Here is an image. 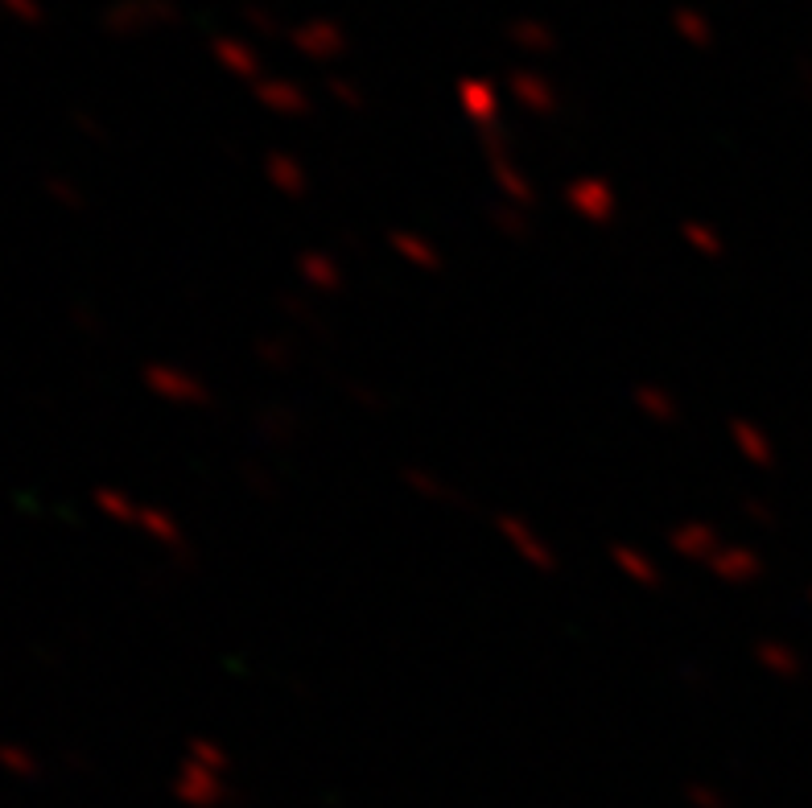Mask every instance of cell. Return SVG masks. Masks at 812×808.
<instances>
[{"label":"cell","mask_w":812,"mask_h":808,"mask_svg":"<svg viewBox=\"0 0 812 808\" xmlns=\"http://www.w3.org/2000/svg\"><path fill=\"white\" fill-rule=\"evenodd\" d=\"M512 87L524 91V104H532V108H545L549 104V87L540 83V79H532V75H516Z\"/></svg>","instance_id":"cell-5"},{"label":"cell","mask_w":812,"mask_h":808,"mask_svg":"<svg viewBox=\"0 0 812 808\" xmlns=\"http://www.w3.org/2000/svg\"><path fill=\"white\" fill-rule=\"evenodd\" d=\"M293 46L301 54H314V58H330L343 50V29L330 25V21H314V25H301L293 33Z\"/></svg>","instance_id":"cell-1"},{"label":"cell","mask_w":812,"mask_h":808,"mask_svg":"<svg viewBox=\"0 0 812 808\" xmlns=\"http://www.w3.org/2000/svg\"><path fill=\"white\" fill-rule=\"evenodd\" d=\"M512 38H516L520 46H528V50H545V46H549V29H545V25L524 21V25L512 29Z\"/></svg>","instance_id":"cell-6"},{"label":"cell","mask_w":812,"mask_h":808,"mask_svg":"<svg viewBox=\"0 0 812 808\" xmlns=\"http://www.w3.org/2000/svg\"><path fill=\"white\" fill-rule=\"evenodd\" d=\"M672 25L681 29V38L693 42V46H705V42H709V21H705L701 13H693V9H676V13H672Z\"/></svg>","instance_id":"cell-3"},{"label":"cell","mask_w":812,"mask_h":808,"mask_svg":"<svg viewBox=\"0 0 812 808\" xmlns=\"http://www.w3.org/2000/svg\"><path fill=\"white\" fill-rule=\"evenodd\" d=\"M264 95V104H273V108H285V112H297V108H306V95H301L293 83H264L260 87Z\"/></svg>","instance_id":"cell-4"},{"label":"cell","mask_w":812,"mask_h":808,"mask_svg":"<svg viewBox=\"0 0 812 808\" xmlns=\"http://www.w3.org/2000/svg\"><path fill=\"white\" fill-rule=\"evenodd\" d=\"M215 54L223 58V66H227V71H235V75H252V71H256V58H252V50H248V46H240V42H231V38L215 42Z\"/></svg>","instance_id":"cell-2"}]
</instances>
